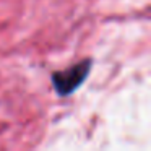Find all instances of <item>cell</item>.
Returning <instances> with one entry per match:
<instances>
[{"label": "cell", "instance_id": "1", "mask_svg": "<svg viewBox=\"0 0 151 151\" xmlns=\"http://www.w3.org/2000/svg\"><path fill=\"white\" fill-rule=\"evenodd\" d=\"M91 60L86 59L81 60L80 63H75L70 68L62 70V72H54L50 80H52L54 89H55L57 94L60 96H68L73 91L81 86V83L86 80L89 70H91Z\"/></svg>", "mask_w": 151, "mask_h": 151}]
</instances>
